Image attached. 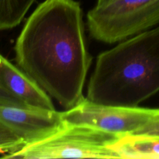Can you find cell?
Listing matches in <instances>:
<instances>
[{
    "label": "cell",
    "instance_id": "obj_1",
    "mask_svg": "<svg viewBox=\"0 0 159 159\" xmlns=\"http://www.w3.org/2000/svg\"><path fill=\"white\" fill-rule=\"evenodd\" d=\"M14 50L18 68L66 110L85 99L83 89L92 57L79 2L40 3L26 20Z\"/></svg>",
    "mask_w": 159,
    "mask_h": 159
},
{
    "label": "cell",
    "instance_id": "obj_2",
    "mask_svg": "<svg viewBox=\"0 0 159 159\" xmlns=\"http://www.w3.org/2000/svg\"><path fill=\"white\" fill-rule=\"evenodd\" d=\"M159 92V26L119 42L96 58L86 99L138 107Z\"/></svg>",
    "mask_w": 159,
    "mask_h": 159
},
{
    "label": "cell",
    "instance_id": "obj_3",
    "mask_svg": "<svg viewBox=\"0 0 159 159\" xmlns=\"http://www.w3.org/2000/svg\"><path fill=\"white\" fill-rule=\"evenodd\" d=\"M122 136L82 124H68L45 139L25 144L4 158H119L111 148Z\"/></svg>",
    "mask_w": 159,
    "mask_h": 159
},
{
    "label": "cell",
    "instance_id": "obj_4",
    "mask_svg": "<svg viewBox=\"0 0 159 159\" xmlns=\"http://www.w3.org/2000/svg\"><path fill=\"white\" fill-rule=\"evenodd\" d=\"M159 24V0H105L87 13V26L95 40L119 43Z\"/></svg>",
    "mask_w": 159,
    "mask_h": 159
},
{
    "label": "cell",
    "instance_id": "obj_5",
    "mask_svg": "<svg viewBox=\"0 0 159 159\" xmlns=\"http://www.w3.org/2000/svg\"><path fill=\"white\" fill-rule=\"evenodd\" d=\"M159 109L119 107L94 103L85 98L76 107L63 112L68 124L88 125L120 136L134 134L150 122Z\"/></svg>",
    "mask_w": 159,
    "mask_h": 159
},
{
    "label": "cell",
    "instance_id": "obj_6",
    "mask_svg": "<svg viewBox=\"0 0 159 159\" xmlns=\"http://www.w3.org/2000/svg\"><path fill=\"white\" fill-rule=\"evenodd\" d=\"M0 120L25 142L32 144L54 134L65 126L63 112L0 105Z\"/></svg>",
    "mask_w": 159,
    "mask_h": 159
},
{
    "label": "cell",
    "instance_id": "obj_7",
    "mask_svg": "<svg viewBox=\"0 0 159 159\" xmlns=\"http://www.w3.org/2000/svg\"><path fill=\"white\" fill-rule=\"evenodd\" d=\"M0 84L28 107L40 110H55L51 96L20 68L0 54Z\"/></svg>",
    "mask_w": 159,
    "mask_h": 159
},
{
    "label": "cell",
    "instance_id": "obj_8",
    "mask_svg": "<svg viewBox=\"0 0 159 159\" xmlns=\"http://www.w3.org/2000/svg\"><path fill=\"white\" fill-rule=\"evenodd\" d=\"M111 148L119 158L159 159V137L130 134L120 138Z\"/></svg>",
    "mask_w": 159,
    "mask_h": 159
},
{
    "label": "cell",
    "instance_id": "obj_9",
    "mask_svg": "<svg viewBox=\"0 0 159 159\" xmlns=\"http://www.w3.org/2000/svg\"><path fill=\"white\" fill-rule=\"evenodd\" d=\"M36 0H0V30L18 26Z\"/></svg>",
    "mask_w": 159,
    "mask_h": 159
},
{
    "label": "cell",
    "instance_id": "obj_10",
    "mask_svg": "<svg viewBox=\"0 0 159 159\" xmlns=\"http://www.w3.org/2000/svg\"><path fill=\"white\" fill-rule=\"evenodd\" d=\"M23 145H25V142L22 138L0 120V154H2V156L9 155Z\"/></svg>",
    "mask_w": 159,
    "mask_h": 159
},
{
    "label": "cell",
    "instance_id": "obj_11",
    "mask_svg": "<svg viewBox=\"0 0 159 159\" xmlns=\"http://www.w3.org/2000/svg\"><path fill=\"white\" fill-rule=\"evenodd\" d=\"M0 105L20 107V108H30L23 101L18 99L16 96L9 93L1 84H0Z\"/></svg>",
    "mask_w": 159,
    "mask_h": 159
},
{
    "label": "cell",
    "instance_id": "obj_12",
    "mask_svg": "<svg viewBox=\"0 0 159 159\" xmlns=\"http://www.w3.org/2000/svg\"><path fill=\"white\" fill-rule=\"evenodd\" d=\"M134 134H143L159 137V110L156 116L150 122L148 123L145 126Z\"/></svg>",
    "mask_w": 159,
    "mask_h": 159
},
{
    "label": "cell",
    "instance_id": "obj_13",
    "mask_svg": "<svg viewBox=\"0 0 159 159\" xmlns=\"http://www.w3.org/2000/svg\"><path fill=\"white\" fill-rule=\"evenodd\" d=\"M102 1H105V0H97V2H102Z\"/></svg>",
    "mask_w": 159,
    "mask_h": 159
}]
</instances>
